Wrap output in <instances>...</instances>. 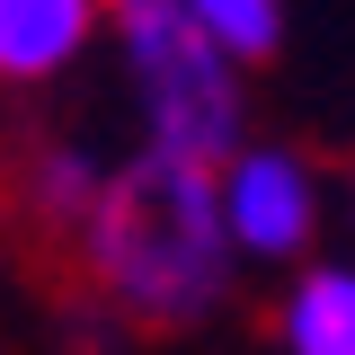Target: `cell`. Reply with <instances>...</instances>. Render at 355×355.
Returning a JSON list of instances; mask_svg holds the SVG:
<instances>
[{
  "mask_svg": "<svg viewBox=\"0 0 355 355\" xmlns=\"http://www.w3.org/2000/svg\"><path fill=\"white\" fill-rule=\"evenodd\" d=\"M80 240L116 311L151 329H196L205 311H222L231 258H240L222 231L214 160H169V151H133L125 169H107Z\"/></svg>",
  "mask_w": 355,
  "mask_h": 355,
  "instance_id": "1",
  "label": "cell"
},
{
  "mask_svg": "<svg viewBox=\"0 0 355 355\" xmlns=\"http://www.w3.org/2000/svg\"><path fill=\"white\" fill-rule=\"evenodd\" d=\"M107 27L142 89V151L222 169L240 151V62L205 36V18L187 0H107Z\"/></svg>",
  "mask_w": 355,
  "mask_h": 355,
  "instance_id": "2",
  "label": "cell"
},
{
  "mask_svg": "<svg viewBox=\"0 0 355 355\" xmlns=\"http://www.w3.org/2000/svg\"><path fill=\"white\" fill-rule=\"evenodd\" d=\"M214 187H222V231H231L240 258H293L320 222V187L293 151H249L240 142L214 169Z\"/></svg>",
  "mask_w": 355,
  "mask_h": 355,
  "instance_id": "3",
  "label": "cell"
},
{
  "mask_svg": "<svg viewBox=\"0 0 355 355\" xmlns=\"http://www.w3.org/2000/svg\"><path fill=\"white\" fill-rule=\"evenodd\" d=\"M98 18H107V0H0V80L18 89L62 80L89 53Z\"/></svg>",
  "mask_w": 355,
  "mask_h": 355,
  "instance_id": "4",
  "label": "cell"
},
{
  "mask_svg": "<svg viewBox=\"0 0 355 355\" xmlns=\"http://www.w3.org/2000/svg\"><path fill=\"white\" fill-rule=\"evenodd\" d=\"M284 347L355 355V266H302V284L284 293Z\"/></svg>",
  "mask_w": 355,
  "mask_h": 355,
  "instance_id": "5",
  "label": "cell"
},
{
  "mask_svg": "<svg viewBox=\"0 0 355 355\" xmlns=\"http://www.w3.org/2000/svg\"><path fill=\"white\" fill-rule=\"evenodd\" d=\"M98 187H107V169L89 160L80 142H44L36 160H27V205H36L44 222H62V231H80V222H89Z\"/></svg>",
  "mask_w": 355,
  "mask_h": 355,
  "instance_id": "6",
  "label": "cell"
},
{
  "mask_svg": "<svg viewBox=\"0 0 355 355\" xmlns=\"http://www.w3.org/2000/svg\"><path fill=\"white\" fill-rule=\"evenodd\" d=\"M205 18V36L231 53V62H266L284 44V0H187Z\"/></svg>",
  "mask_w": 355,
  "mask_h": 355,
  "instance_id": "7",
  "label": "cell"
}]
</instances>
